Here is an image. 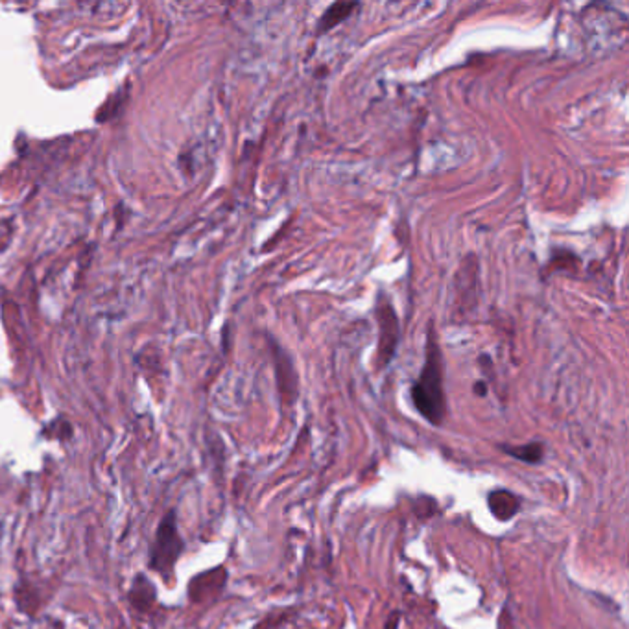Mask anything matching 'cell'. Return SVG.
Returning <instances> with one entry per match:
<instances>
[{
  "mask_svg": "<svg viewBox=\"0 0 629 629\" xmlns=\"http://www.w3.org/2000/svg\"><path fill=\"white\" fill-rule=\"evenodd\" d=\"M130 601L139 611H148L155 601V589L148 583L145 576H137L130 591Z\"/></svg>",
  "mask_w": 629,
  "mask_h": 629,
  "instance_id": "7",
  "label": "cell"
},
{
  "mask_svg": "<svg viewBox=\"0 0 629 629\" xmlns=\"http://www.w3.org/2000/svg\"><path fill=\"white\" fill-rule=\"evenodd\" d=\"M475 391H476V395H482V397H484V395L487 393V388H485V382H476V384H475Z\"/></svg>",
  "mask_w": 629,
  "mask_h": 629,
  "instance_id": "8",
  "label": "cell"
},
{
  "mask_svg": "<svg viewBox=\"0 0 629 629\" xmlns=\"http://www.w3.org/2000/svg\"><path fill=\"white\" fill-rule=\"evenodd\" d=\"M487 506L500 523H508L519 513L520 499L508 489H495L487 496Z\"/></svg>",
  "mask_w": 629,
  "mask_h": 629,
  "instance_id": "4",
  "label": "cell"
},
{
  "mask_svg": "<svg viewBox=\"0 0 629 629\" xmlns=\"http://www.w3.org/2000/svg\"><path fill=\"white\" fill-rule=\"evenodd\" d=\"M377 319H379V367H386L389 360L395 356V349L399 343V322H397V314L391 308L384 298H380V303L377 305Z\"/></svg>",
  "mask_w": 629,
  "mask_h": 629,
  "instance_id": "3",
  "label": "cell"
},
{
  "mask_svg": "<svg viewBox=\"0 0 629 629\" xmlns=\"http://www.w3.org/2000/svg\"><path fill=\"white\" fill-rule=\"evenodd\" d=\"M183 548L185 544H183V539L178 532L176 511H169L161 519L157 533H155L154 544L149 550V568L157 572L163 580L170 581Z\"/></svg>",
  "mask_w": 629,
  "mask_h": 629,
  "instance_id": "2",
  "label": "cell"
},
{
  "mask_svg": "<svg viewBox=\"0 0 629 629\" xmlns=\"http://www.w3.org/2000/svg\"><path fill=\"white\" fill-rule=\"evenodd\" d=\"M499 448L508 456L530 465L541 463L544 458V445L541 441H532L526 445H499Z\"/></svg>",
  "mask_w": 629,
  "mask_h": 629,
  "instance_id": "5",
  "label": "cell"
},
{
  "mask_svg": "<svg viewBox=\"0 0 629 629\" xmlns=\"http://www.w3.org/2000/svg\"><path fill=\"white\" fill-rule=\"evenodd\" d=\"M412 403L430 425H441L447 413L443 388V358L434 329L428 331L427 358L421 375L412 386Z\"/></svg>",
  "mask_w": 629,
  "mask_h": 629,
  "instance_id": "1",
  "label": "cell"
},
{
  "mask_svg": "<svg viewBox=\"0 0 629 629\" xmlns=\"http://www.w3.org/2000/svg\"><path fill=\"white\" fill-rule=\"evenodd\" d=\"M356 8H358L356 2H336V4H332L331 8L323 13L322 23L317 25V32H322L323 34V32H327V30L338 26L340 23H343Z\"/></svg>",
  "mask_w": 629,
  "mask_h": 629,
  "instance_id": "6",
  "label": "cell"
}]
</instances>
